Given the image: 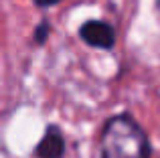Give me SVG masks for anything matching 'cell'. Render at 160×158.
<instances>
[{"label":"cell","instance_id":"2","mask_svg":"<svg viewBox=\"0 0 160 158\" xmlns=\"http://www.w3.org/2000/svg\"><path fill=\"white\" fill-rule=\"evenodd\" d=\"M81 39L87 45L98 49H112L116 45V31L112 24L103 22V20H89L81 27L79 31Z\"/></svg>","mask_w":160,"mask_h":158},{"label":"cell","instance_id":"4","mask_svg":"<svg viewBox=\"0 0 160 158\" xmlns=\"http://www.w3.org/2000/svg\"><path fill=\"white\" fill-rule=\"evenodd\" d=\"M45 32H47V27H41V31L37 32V41H39V43L45 41Z\"/></svg>","mask_w":160,"mask_h":158},{"label":"cell","instance_id":"1","mask_svg":"<svg viewBox=\"0 0 160 158\" xmlns=\"http://www.w3.org/2000/svg\"><path fill=\"white\" fill-rule=\"evenodd\" d=\"M102 158H150L148 138L134 118L120 114L103 126Z\"/></svg>","mask_w":160,"mask_h":158},{"label":"cell","instance_id":"5","mask_svg":"<svg viewBox=\"0 0 160 158\" xmlns=\"http://www.w3.org/2000/svg\"><path fill=\"white\" fill-rule=\"evenodd\" d=\"M39 6H49V4H57L59 0H35Z\"/></svg>","mask_w":160,"mask_h":158},{"label":"cell","instance_id":"6","mask_svg":"<svg viewBox=\"0 0 160 158\" xmlns=\"http://www.w3.org/2000/svg\"><path fill=\"white\" fill-rule=\"evenodd\" d=\"M156 8H158V12H160V0H156Z\"/></svg>","mask_w":160,"mask_h":158},{"label":"cell","instance_id":"3","mask_svg":"<svg viewBox=\"0 0 160 158\" xmlns=\"http://www.w3.org/2000/svg\"><path fill=\"white\" fill-rule=\"evenodd\" d=\"M65 150V142L63 136L57 128H49L47 134L43 136L39 148H37V156L39 158H61Z\"/></svg>","mask_w":160,"mask_h":158}]
</instances>
